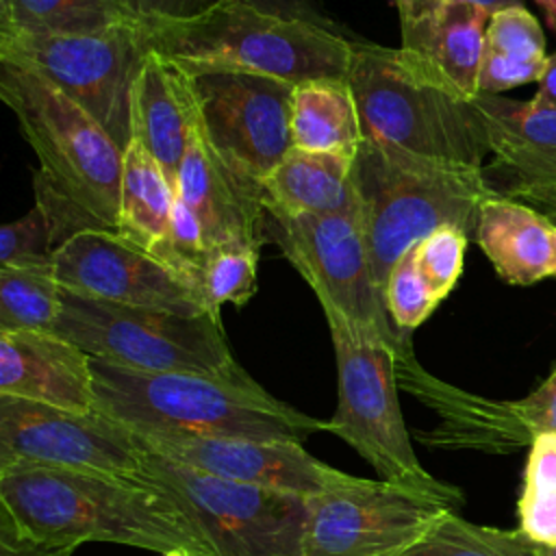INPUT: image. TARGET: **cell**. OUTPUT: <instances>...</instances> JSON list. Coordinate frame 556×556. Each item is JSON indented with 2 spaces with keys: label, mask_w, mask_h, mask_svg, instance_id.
I'll return each instance as SVG.
<instances>
[{
  "label": "cell",
  "mask_w": 556,
  "mask_h": 556,
  "mask_svg": "<svg viewBox=\"0 0 556 556\" xmlns=\"http://www.w3.org/2000/svg\"><path fill=\"white\" fill-rule=\"evenodd\" d=\"M447 513L458 510L432 495L348 473L306 497L304 556H402Z\"/></svg>",
  "instance_id": "7c38bea8"
},
{
  "label": "cell",
  "mask_w": 556,
  "mask_h": 556,
  "mask_svg": "<svg viewBox=\"0 0 556 556\" xmlns=\"http://www.w3.org/2000/svg\"><path fill=\"white\" fill-rule=\"evenodd\" d=\"M519 530L539 545H556V432L539 434L530 443Z\"/></svg>",
  "instance_id": "f1b7e54d"
},
{
  "label": "cell",
  "mask_w": 556,
  "mask_h": 556,
  "mask_svg": "<svg viewBox=\"0 0 556 556\" xmlns=\"http://www.w3.org/2000/svg\"><path fill=\"white\" fill-rule=\"evenodd\" d=\"M176 195L195 215L208 252L265 243L263 195L248 187L215 152L198 115L176 178Z\"/></svg>",
  "instance_id": "ac0fdd59"
},
{
  "label": "cell",
  "mask_w": 556,
  "mask_h": 556,
  "mask_svg": "<svg viewBox=\"0 0 556 556\" xmlns=\"http://www.w3.org/2000/svg\"><path fill=\"white\" fill-rule=\"evenodd\" d=\"M128 15L137 22L154 17H189L204 11L206 0H119Z\"/></svg>",
  "instance_id": "f35d334b"
},
{
  "label": "cell",
  "mask_w": 556,
  "mask_h": 556,
  "mask_svg": "<svg viewBox=\"0 0 556 556\" xmlns=\"http://www.w3.org/2000/svg\"><path fill=\"white\" fill-rule=\"evenodd\" d=\"M33 189L35 206L46 217L54 250H59L80 232L109 230L106 224H102L89 208L74 200L63 187H59L43 169H37L33 174Z\"/></svg>",
  "instance_id": "d6a6232c"
},
{
  "label": "cell",
  "mask_w": 556,
  "mask_h": 556,
  "mask_svg": "<svg viewBox=\"0 0 556 556\" xmlns=\"http://www.w3.org/2000/svg\"><path fill=\"white\" fill-rule=\"evenodd\" d=\"M0 536L52 549L102 541L215 556L161 489L128 476L43 465L0 469Z\"/></svg>",
  "instance_id": "6da1fadb"
},
{
  "label": "cell",
  "mask_w": 556,
  "mask_h": 556,
  "mask_svg": "<svg viewBox=\"0 0 556 556\" xmlns=\"http://www.w3.org/2000/svg\"><path fill=\"white\" fill-rule=\"evenodd\" d=\"M321 308L339 378V402L328 432L352 445L376 469L378 480L432 495L460 510L463 493L428 473L410 445L397 400V350L380 334L354 326L337 308Z\"/></svg>",
  "instance_id": "5b68a950"
},
{
  "label": "cell",
  "mask_w": 556,
  "mask_h": 556,
  "mask_svg": "<svg viewBox=\"0 0 556 556\" xmlns=\"http://www.w3.org/2000/svg\"><path fill=\"white\" fill-rule=\"evenodd\" d=\"M150 48L141 22L98 33H0V61L24 67L85 113L124 152L132 141V87Z\"/></svg>",
  "instance_id": "9c48e42d"
},
{
  "label": "cell",
  "mask_w": 556,
  "mask_h": 556,
  "mask_svg": "<svg viewBox=\"0 0 556 556\" xmlns=\"http://www.w3.org/2000/svg\"><path fill=\"white\" fill-rule=\"evenodd\" d=\"M397 15H406V13H419V11H426V9H432L437 4H443V2H469V4H478V7H484L489 9L491 13L497 11V9H504V7H510V4H521V0H389Z\"/></svg>",
  "instance_id": "ab89813d"
},
{
  "label": "cell",
  "mask_w": 556,
  "mask_h": 556,
  "mask_svg": "<svg viewBox=\"0 0 556 556\" xmlns=\"http://www.w3.org/2000/svg\"><path fill=\"white\" fill-rule=\"evenodd\" d=\"M54 332L104 363L150 374L239 376L222 321L61 291Z\"/></svg>",
  "instance_id": "52a82bcc"
},
{
  "label": "cell",
  "mask_w": 556,
  "mask_h": 556,
  "mask_svg": "<svg viewBox=\"0 0 556 556\" xmlns=\"http://www.w3.org/2000/svg\"><path fill=\"white\" fill-rule=\"evenodd\" d=\"M148 48L187 76L250 72L304 83L348 78L352 41L319 26L265 13L237 0H215L189 17L141 22Z\"/></svg>",
  "instance_id": "3957f363"
},
{
  "label": "cell",
  "mask_w": 556,
  "mask_h": 556,
  "mask_svg": "<svg viewBox=\"0 0 556 556\" xmlns=\"http://www.w3.org/2000/svg\"><path fill=\"white\" fill-rule=\"evenodd\" d=\"M473 241L508 285L528 287L554 276L556 222L530 204L502 195L486 198Z\"/></svg>",
  "instance_id": "7402d4cb"
},
{
  "label": "cell",
  "mask_w": 556,
  "mask_h": 556,
  "mask_svg": "<svg viewBox=\"0 0 556 556\" xmlns=\"http://www.w3.org/2000/svg\"><path fill=\"white\" fill-rule=\"evenodd\" d=\"M348 83L367 139L450 165L484 167L489 139L473 100L415 78L395 48L352 41Z\"/></svg>",
  "instance_id": "8992f818"
},
{
  "label": "cell",
  "mask_w": 556,
  "mask_h": 556,
  "mask_svg": "<svg viewBox=\"0 0 556 556\" xmlns=\"http://www.w3.org/2000/svg\"><path fill=\"white\" fill-rule=\"evenodd\" d=\"M0 395L89 413L96 408L91 356L56 332H0Z\"/></svg>",
  "instance_id": "ffe728a7"
},
{
  "label": "cell",
  "mask_w": 556,
  "mask_h": 556,
  "mask_svg": "<svg viewBox=\"0 0 556 556\" xmlns=\"http://www.w3.org/2000/svg\"><path fill=\"white\" fill-rule=\"evenodd\" d=\"M174 200L176 189L159 161L132 139L122 156L117 232L152 252L169 228Z\"/></svg>",
  "instance_id": "d4e9b609"
},
{
  "label": "cell",
  "mask_w": 556,
  "mask_h": 556,
  "mask_svg": "<svg viewBox=\"0 0 556 556\" xmlns=\"http://www.w3.org/2000/svg\"><path fill=\"white\" fill-rule=\"evenodd\" d=\"M137 22L119 0H0V33L74 35Z\"/></svg>",
  "instance_id": "484cf974"
},
{
  "label": "cell",
  "mask_w": 556,
  "mask_h": 556,
  "mask_svg": "<svg viewBox=\"0 0 556 556\" xmlns=\"http://www.w3.org/2000/svg\"><path fill=\"white\" fill-rule=\"evenodd\" d=\"M363 139L361 115L348 78H315L295 85L291 102L293 148L354 159Z\"/></svg>",
  "instance_id": "cb8c5ba5"
},
{
  "label": "cell",
  "mask_w": 556,
  "mask_h": 556,
  "mask_svg": "<svg viewBox=\"0 0 556 556\" xmlns=\"http://www.w3.org/2000/svg\"><path fill=\"white\" fill-rule=\"evenodd\" d=\"M189 85L198 122L211 146L248 187L263 195V180L293 148L295 83L250 72H206L189 76Z\"/></svg>",
  "instance_id": "4fadbf2b"
},
{
  "label": "cell",
  "mask_w": 556,
  "mask_h": 556,
  "mask_svg": "<svg viewBox=\"0 0 556 556\" xmlns=\"http://www.w3.org/2000/svg\"><path fill=\"white\" fill-rule=\"evenodd\" d=\"M76 547H37L9 536H0V556H72Z\"/></svg>",
  "instance_id": "60d3db41"
},
{
  "label": "cell",
  "mask_w": 556,
  "mask_h": 556,
  "mask_svg": "<svg viewBox=\"0 0 556 556\" xmlns=\"http://www.w3.org/2000/svg\"><path fill=\"white\" fill-rule=\"evenodd\" d=\"M469 237L454 226H443L415 245V263L430 291L445 300L463 274Z\"/></svg>",
  "instance_id": "836d02e7"
},
{
  "label": "cell",
  "mask_w": 556,
  "mask_h": 556,
  "mask_svg": "<svg viewBox=\"0 0 556 556\" xmlns=\"http://www.w3.org/2000/svg\"><path fill=\"white\" fill-rule=\"evenodd\" d=\"M554 276H556V269H554Z\"/></svg>",
  "instance_id": "7dc6e473"
},
{
  "label": "cell",
  "mask_w": 556,
  "mask_h": 556,
  "mask_svg": "<svg viewBox=\"0 0 556 556\" xmlns=\"http://www.w3.org/2000/svg\"><path fill=\"white\" fill-rule=\"evenodd\" d=\"M402 556H536V543L521 530L478 526L447 513Z\"/></svg>",
  "instance_id": "83f0119b"
},
{
  "label": "cell",
  "mask_w": 556,
  "mask_h": 556,
  "mask_svg": "<svg viewBox=\"0 0 556 556\" xmlns=\"http://www.w3.org/2000/svg\"><path fill=\"white\" fill-rule=\"evenodd\" d=\"M135 478L169 495L215 556H304L302 495L215 478L148 450Z\"/></svg>",
  "instance_id": "30bf717a"
},
{
  "label": "cell",
  "mask_w": 556,
  "mask_h": 556,
  "mask_svg": "<svg viewBox=\"0 0 556 556\" xmlns=\"http://www.w3.org/2000/svg\"><path fill=\"white\" fill-rule=\"evenodd\" d=\"M132 139L163 167L176 189L180 163L195 124L189 76L156 52H148L132 87Z\"/></svg>",
  "instance_id": "44dd1931"
},
{
  "label": "cell",
  "mask_w": 556,
  "mask_h": 556,
  "mask_svg": "<svg viewBox=\"0 0 556 556\" xmlns=\"http://www.w3.org/2000/svg\"><path fill=\"white\" fill-rule=\"evenodd\" d=\"M517 202H523V204H530L534 206L536 211L545 213L549 219L556 222V185L554 187H545V189H536V191H530L526 193L521 200Z\"/></svg>",
  "instance_id": "7bdbcfd3"
},
{
  "label": "cell",
  "mask_w": 556,
  "mask_h": 556,
  "mask_svg": "<svg viewBox=\"0 0 556 556\" xmlns=\"http://www.w3.org/2000/svg\"><path fill=\"white\" fill-rule=\"evenodd\" d=\"M384 300L395 328L404 334H410L417 326H421L441 304L417 269L415 248L393 265L387 278Z\"/></svg>",
  "instance_id": "4dcf8cb0"
},
{
  "label": "cell",
  "mask_w": 556,
  "mask_h": 556,
  "mask_svg": "<svg viewBox=\"0 0 556 556\" xmlns=\"http://www.w3.org/2000/svg\"><path fill=\"white\" fill-rule=\"evenodd\" d=\"M96 410L141 437H235L304 443L328 430L274 397L248 371L239 376L150 374L91 356Z\"/></svg>",
  "instance_id": "7a4b0ae2"
},
{
  "label": "cell",
  "mask_w": 556,
  "mask_h": 556,
  "mask_svg": "<svg viewBox=\"0 0 556 556\" xmlns=\"http://www.w3.org/2000/svg\"><path fill=\"white\" fill-rule=\"evenodd\" d=\"M56 282L83 298L204 315L206 306L167 265L111 230H87L54 254Z\"/></svg>",
  "instance_id": "9a60e30c"
},
{
  "label": "cell",
  "mask_w": 556,
  "mask_h": 556,
  "mask_svg": "<svg viewBox=\"0 0 556 556\" xmlns=\"http://www.w3.org/2000/svg\"><path fill=\"white\" fill-rule=\"evenodd\" d=\"M258 250L256 245H243L208 252L202 276V300L213 319L222 321L219 311L226 302L243 306L256 293Z\"/></svg>",
  "instance_id": "f546056e"
},
{
  "label": "cell",
  "mask_w": 556,
  "mask_h": 556,
  "mask_svg": "<svg viewBox=\"0 0 556 556\" xmlns=\"http://www.w3.org/2000/svg\"><path fill=\"white\" fill-rule=\"evenodd\" d=\"M352 163V156L291 148L263 180V204L293 215L343 211L356 202Z\"/></svg>",
  "instance_id": "603a6c76"
},
{
  "label": "cell",
  "mask_w": 556,
  "mask_h": 556,
  "mask_svg": "<svg viewBox=\"0 0 556 556\" xmlns=\"http://www.w3.org/2000/svg\"><path fill=\"white\" fill-rule=\"evenodd\" d=\"M211 2H215V0H206V4H211ZM237 2L256 7V9H261L265 13H271V15L306 22V24L319 26L324 30H332V33L343 35V30L334 24V20L328 17L315 0H237Z\"/></svg>",
  "instance_id": "74e56055"
},
{
  "label": "cell",
  "mask_w": 556,
  "mask_h": 556,
  "mask_svg": "<svg viewBox=\"0 0 556 556\" xmlns=\"http://www.w3.org/2000/svg\"><path fill=\"white\" fill-rule=\"evenodd\" d=\"M489 17V9L469 2H443L400 15V63L415 78L458 100H476Z\"/></svg>",
  "instance_id": "e0dca14e"
},
{
  "label": "cell",
  "mask_w": 556,
  "mask_h": 556,
  "mask_svg": "<svg viewBox=\"0 0 556 556\" xmlns=\"http://www.w3.org/2000/svg\"><path fill=\"white\" fill-rule=\"evenodd\" d=\"M549 13H552V20H554V24H556V9H552Z\"/></svg>",
  "instance_id": "bcb514c9"
},
{
  "label": "cell",
  "mask_w": 556,
  "mask_h": 556,
  "mask_svg": "<svg viewBox=\"0 0 556 556\" xmlns=\"http://www.w3.org/2000/svg\"><path fill=\"white\" fill-rule=\"evenodd\" d=\"M536 556H556V545H539L536 543Z\"/></svg>",
  "instance_id": "ee69618b"
},
{
  "label": "cell",
  "mask_w": 556,
  "mask_h": 556,
  "mask_svg": "<svg viewBox=\"0 0 556 556\" xmlns=\"http://www.w3.org/2000/svg\"><path fill=\"white\" fill-rule=\"evenodd\" d=\"M139 437L143 450L230 482L287 491L302 497L321 493L348 473L308 454L302 443L235 437Z\"/></svg>",
  "instance_id": "2e32d148"
},
{
  "label": "cell",
  "mask_w": 556,
  "mask_h": 556,
  "mask_svg": "<svg viewBox=\"0 0 556 556\" xmlns=\"http://www.w3.org/2000/svg\"><path fill=\"white\" fill-rule=\"evenodd\" d=\"M0 98L39 156V169L117 232L124 152L104 128L48 80L4 61Z\"/></svg>",
  "instance_id": "ba28073f"
},
{
  "label": "cell",
  "mask_w": 556,
  "mask_h": 556,
  "mask_svg": "<svg viewBox=\"0 0 556 556\" xmlns=\"http://www.w3.org/2000/svg\"><path fill=\"white\" fill-rule=\"evenodd\" d=\"M532 102L539 106L556 109V50L552 54H547L545 70L539 78V89H536Z\"/></svg>",
  "instance_id": "b9f144b4"
},
{
  "label": "cell",
  "mask_w": 556,
  "mask_h": 556,
  "mask_svg": "<svg viewBox=\"0 0 556 556\" xmlns=\"http://www.w3.org/2000/svg\"><path fill=\"white\" fill-rule=\"evenodd\" d=\"M352 182L382 293L393 265L434 230L454 226L473 239L480 206L495 195L482 169L424 159L367 137L354 154Z\"/></svg>",
  "instance_id": "277c9868"
},
{
  "label": "cell",
  "mask_w": 556,
  "mask_h": 556,
  "mask_svg": "<svg viewBox=\"0 0 556 556\" xmlns=\"http://www.w3.org/2000/svg\"><path fill=\"white\" fill-rule=\"evenodd\" d=\"M545 61H515V59L484 50L480 76H478V89L480 93H486V96H500L502 91H508L513 87H519L526 83H539L545 70Z\"/></svg>",
  "instance_id": "8d00e7d4"
},
{
  "label": "cell",
  "mask_w": 556,
  "mask_h": 556,
  "mask_svg": "<svg viewBox=\"0 0 556 556\" xmlns=\"http://www.w3.org/2000/svg\"><path fill=\"white\" fill-rule=\"evenodd\" d=\"M54 245L43 213L35 206L22 219L0 230V265L24 269H54Z\"/></svg>",
  "instance_id": "e575fe53"
},
{
  "label": "cell",
  "mask_w": 556,
  "mask_h": 556,
  "mask_svg": "<svg viewBox=\"0 0 556 556\" xmlns=\"http://www.w3.org/2000/svg\"><path fill=\"white\" fill-rule=\"evenodd\" d=\"M510 408L526 443L539 434L556 432V367L530 395L510 402Z\"/></svg>",
  "instance_id": "d590c367"
},
{
  "label": "cell",
  "mask_w": 556,
  "mask_h": 556,
  "mask_svg": "<svg viewBox=\"0 0 556 556\" xmlns=\"http://www.w3.org/2000/svg\"><path fill=\"white\" fill-rule=\"evenodd\" d=\"M161 556H189L187 552H165V554H161Z\"/></svg>",
  "instance_id": "f6af8a7d"
},
{
  "label": "cell",
  "mask_w": 556,
  "mask_h": 556,
  "mask_svg": "<svg viewBox=\"0 0 556 556\" xmlns=\"http://www.w3.org/2000/svg\"><path fill=\"white\" fill-rule=\"evenodd\" d=\"M484 50L515 61H545V35L539 20L521 4L491 13L484 35Z\"/></svg>",
  "instance_id": "1f68e13d"
},
{
  "label": "cell",
  "mask_w": 556,
  "mask_h": 556,
  "mask_svg": "<svg viewBox=\"0 0 556 556\" xmlns=\"http://www.w3.org/2000/svg\"><path fill=\"white\" fill-rule=\"evenodd\" d=\"M493 161L482 174L495 195L521 200L556 185V109L480 93L473 100Z\"/></svg>",
  "instance_id": "d6986e66"
},
{
  "label": "cell",
  "mask_w": 556,
  "mask_h": 556,
  "mask_svg": "<svg viewBox=\"0 0 556 556\" xmlns=\"http://www.w3.org/2000/svg\"><path fill=\"white\" fill-rule=\"evenodd\" d=\"M143 458L139 437L96 408L76 413L0 395V469L43 465L135 478Z\"/></svg>",
  "instance_id": "5bb4252c"
},
{
  "label": "cell",
  "mask_w": 556,
  "mask_h": 556,
  "mask_svg": "<svg viewBox=\"0 0 556 556\" xmlns=\"http://www.w3.org/2000/svg\"><path fill=\"white\" fill-rule=\"evenodd\" d=\"M265 243H276L321 306L343 313L354 326L380 334L410 358V334L395 328L369 258L358 200L337 213L293 215L265 206Z\"/></svg>",
  "instance_id": "8fae6325"
},
{
  "label": "cell",
  "mask_w": 556,
  "mask_h": 556,
  "mask_svg": "<svg viewBox=\"0 0 556 556\" xmlns=\"http://www.w3.org/2000/svg\"><path fill=\"white\" fill-rule=\"evenodd\" d=\"M63 287L54 269L0 265V332H54Z\"/></svg>",
  "instance_id": "4316f807"
}]
</instances>
